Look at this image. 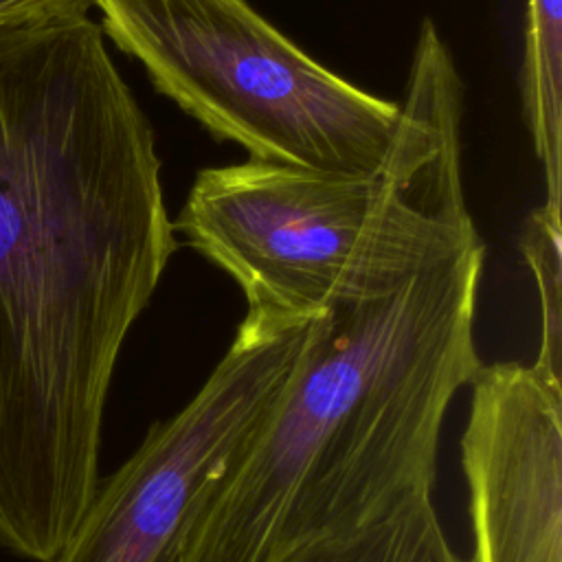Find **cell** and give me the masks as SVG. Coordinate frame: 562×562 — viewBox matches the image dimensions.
Listing matches in <instances>:
<instances>
[{
  "label": "cell",
  "instance_id": "cell-6",
  "mask_svg": "<svg viewBox=\"0 0 562 562\" xmlns=\"http://www.w3.org/2000/svg\"><path fill=\"white\" fill-rule=\"evenodd\" d=\"M461 435L472 562H562V382L481 364Z\"/></svg>",
  "mask_w": 562,
  "mask_h": 562
},
{
  "label": "cell",
  "instance_id": "cell-7",
  "mask_svg": "<svg viewBox=\"0 0 562 562\" xmlns=\"http://www.w3.org/2000/svg\"><path fill=\"white\" fill-rule=\"evenodd\" d=\"M520 99L533 151L544 173V204L562 202V0H527Z\"/></svg>",
  "mask_w": 562,
  "mask_h": 562
},
{
  "label": "cell",
  "instance_id": "cell-10",
  "mask_svg": "<svg viewBox=\"0 0 562 562\" xmlns=\"http://www.w3.org/2000/svg\"><path fill=\"white\" fill-rule=\"evenodd\" d=\"M97 0H0V26L88 15Z\"/></svg>",
  "mask_w": 562,
  "mask_h": 562
},
{
  "label": "cell",
  "instance_id": "cell-5",
  "mask_svg": "<svg viewBox=\"0 0 562 562\" xmlns=\"http://www.w3.org/2000/svg\"><path fill=\"white\" fill-rule=\"evenodd\" d=\"M312 318L246 312L198 393L99 481L48 562H176L195 505L277 406Z\"/></svg>",
  "mask_w": 562,
  "mask_h": 562
},
{
  "label": "cell",
  "instance_id": "cell-9",
  "mask_svg": "<svg viewBox=\"0 0 562 562\" xmlns=\"http://www.w3.org/2000/svg\"><path fill=\"white\" fill-rule=\"evenodd\" d=\"M520 246L540 299V349L533 364L562 382V220L542 206L536 209Z\"/></svg>",
  "mask_w": 562,
  "mask_h": 562
},
{
  "label": "cell",
  "instance_id": "cell-11",
  "mask_svg": "<svg viewBox=\"0 0 562 562\" xmlns=\"http://www.w3.org/2000/svg\"><path fill=\"white\" fill-rule=\"evenodd\" d=\"M454 562H465V560H461V558H459V555H457V558H454Z\"/></svg>",
  "mask_w": 562,
  "mask_h": 562
},
{
  "label": "cell",
  "instance_id": "cell-2",
  "mask_svg": "<svg viewBox=\"0 0 562 562\" xmlns=\"http://www.w3.org/2000/svg\"><path fill=\"white\" fill-rule=\"evenodd\" d=\"M483 244L380 296L338 301L305 329L266 422L209 485L176 562H290L432 494L474 340Z\"/></svg>",
  "mask_w": 562,
  "mask_h": 562
},
{
  "label": "cell",
  "instance_id": "cell-8",
  "mask_svg": "<svg viewBox=\"0 0 562 562\" xmlns=\"http://www.w3.org/2000/svg\"><path fill=\"white\" fill-rule=\"evenodd\" d=\"M432 494L402 501L369 527L318 544L290 562H454Z\"/></svg>",
  "mask_w": 562,
  "mask_h": 562
},
{
  "label": "cell",
  "instance_id": "cell-4",
  "mask_svg": "<svg viewBox=\"0 0 562 562\" xmlns=\"http://www.w3.org/2000/svg\"><path fill=\"white\" fill-rule=\"evenodd\" d=\"M101 33L151 86L250 160L323 173L378 169L400 103L305 55L244 0H97Z\"/></svg>",
  "mask_w": 562,
  "mask_h": 562
},
{
  "label": "cell",
  "instance_id": "cell-1",
  "mask_svg": "<svg viewBox=\"0 0 562 562\" xmlns=\"http://www.w3.org/2000/svg\"><path fill=\"white\" fill-rule=\"evenodd\" d=\"M154 132L88 15L0 26V547L90 505L123 342L176 250Z\"/></svg>",
  "mask_w": 562,
  "mask_h": 562
},
{
  "label": "cell",
  "instance_id": "cell-3",
  "mask_svg": "<svg viewBox=\"0 0 562 562\" xmlns=\"http://www.w3.org/2000/svg\"><path fill=\"white\" fill-rule=\"evenodd\" d=\"M461 79L430 20L419 29L400 130L367 173L246 160L202 169L176 228L241 288L250 312L312 318L397 290L483 244L461 176Z\"/></svg>",
  "mask_w": 562,
  "mask_h": 562
}]
</instances>
